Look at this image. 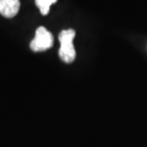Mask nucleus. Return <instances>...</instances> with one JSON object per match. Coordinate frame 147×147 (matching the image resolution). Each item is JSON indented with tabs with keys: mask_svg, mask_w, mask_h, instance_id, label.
Wrapping results in <instances>:
<instances>
[{
	"mask_svg": "<svg viewBox=\"0 0 147 147\" xmlns=\"http://www.w3.org/2000/svg\"><path fill=\"white\" fill-rule=\"evenodd\" d=\"M57 0H36V5L43 16H47L50 11V7L57 3Z\"/></svg>",
	"mask_w": 147,
	"mask_h": 147,
	"instance_id": "nucleus-4",
	"label": "nucleus"
},
{
	"mask_svg": "<svg viewBox=\"0 0 147 147\" xmlns=\"http://www.w3.org/2000/svg\"><path fill=\"white\" fill-rule=\"evenodd\" d=\"M54 44V36L45 27H38L36 31V36L30 44L34 52H43L52 48Z\"/></svg>",
	"mask_w": 147,
	"mask_h": 147,
	"instance_id": "nucleus-2",
	"label": "nucleus"
},
{
	"mask_svg": "<svg viewBox=\"0 0 147 147\" xmlns=\"http://www.w3.org/2000/svg\"><path fill=\"white\" fill-rule=\"evenodd\" d=\"M19 9V0H0V13L3 16L11 18L16 16Z\"/></svg>",
	"mask_w": 147,
	"mask_h": 147,
	"instance_id": "nucleus-3",
	"label": "nucleus"
},
{
	"mask_svg": "<svg viewBox=\"0 0 147 147\" xmlns=\"http://www.w3.org/2000/svg\"><path fill=\"white\" fill-rule=\"evenodd\" d=\"M76 36V32L73 29L63 30L60 32L58 39L60 42V48L58 55L61 60L66 63H72L76 58V50L74 46V38Z\"/></svg>",
	"mask_w": 147,
	"mask_h": 147,
	"instance_id": "nucleus-1",
	"label": "nucleus"
}]
</instances>
